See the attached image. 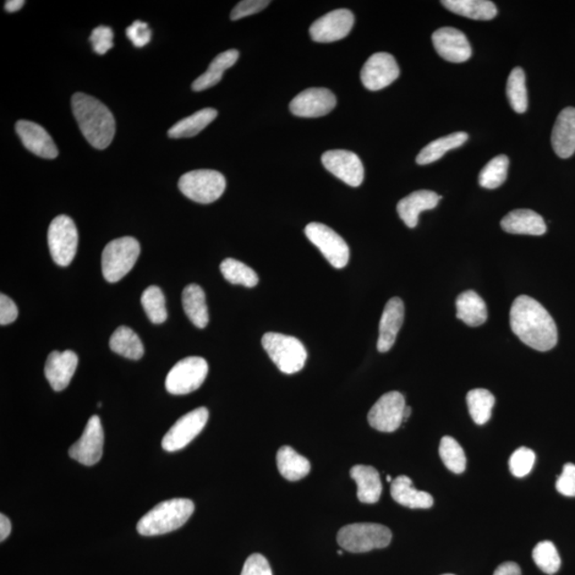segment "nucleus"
Masks as SVG:
<instances>
[{
  "mask_svg": "<svg viewBox=\"0 0 575 575\" xmlns=\"http://www.w3.org/2000/svg\"><path fill=\"white\" fill-rule=\"evenodd\" d=\"M512 331L528 347L546 352L557 344L554 320L539 302L528 295H520L509 312Z\"/></svg>",
  "mask_w": 575,
  "mask_h": 575,
  "instance_id": "nucleus-1",
  "label": "nucleus"
},
{
  "mask_svg": "<svg viewBox=\"0 0 575 575\" xmlns=\"http://www.w3.org/2000/svg\"><path fill=\"white\" fill-rule=\"evenodd\" d=\"M72 111L81 134L96 150H105L115 135V119L108 107L96 98L76 93L72 97Z\"/></svg>",
  "mask_w": 575,
  "mask_h": 575,
  "instance_id": "nucleus-2",
  "label": "nucleus"
},
{
  "mask_svg": "<svg viewBox=\"0 0 575 575\" xmlns=\"http://www.w3.org/2000/svg\"><path fill=\"white\" fill-rule=\"evenodd\" d=\"M194 508V503L189 498L163 501L140 519L136 530L142 536L171 533L188 522Z\"/></svg>",
  "mask_w": 575,
  "mask_h": 575,
  "instance_id": "nucleus-3",
  "label": "nucleus"
},
{
  "mask_svg": "<svg viewBox=\"0 0 575 575\" xmlns=\"http://www.w3.org/2000/svg\"><path fill=\"white\" fill-rule=\"evenodd\" d=\"M261 342L268 357L283 374H294L304 368L307 350L298 338L278 333H267Z\"/></svg>",
  "mask_w": 575,
  "mask_h": 575,
  "instance_id": "nucleus-4",
  "label": "nucleus"
},
{
  "mask_svg": "<svg viewBox=\"0 0 575 575\" xmlns=\"http://www.w3.org/2000/svg\"><path fill=\"white\" fill-rule=\"evenodd\" d=\"M391 530L376 523H354L345 525L337 535L339 546L352 553H365L383 549L390 545Z\"/></svg>",
  "mask_w": 575,
  "mask_h": 575,
  "instance_id": "nucleus-5",
  "label": "nucleus"
},
{
  "mask_svg": "<svg viewBox=\"0 0 575 575\" xmlns=\"http://www.w3.org/2000/svg\"><path fill=\"white\" fill-rule=\"evenodd\" d=\"M141 253L138 240L123 237L111 241L103 249V275L109 283H117L131 271Z\"/></svg>",
  "mask_w": 575,
  "mask_h": 575,
  "instance_id": "nucleus-6",
  "label": "nucleus"
},
{
  "mask_svg": "<svg viewBox=\"0 0 575 575\" xmlns=\"http://www.w3.org/2000/svg\"><path fill=\"white\" fill-rule=\"evenodd\" d=\"M179 190L189 200L200 204H211L223 195L226 179L213 169H196L185 173L179 179Z\"/></svg>",
  "mask_w": 575,
  "mask_h": 575,
  "instance_id": "nucleus-7",
  "label": "nucleus"
},
{
  "mask_svg": "<svg viewBox=\"0 0 575 575\" xmlns=\"http://www.w3.org/2000/svg\"><path fill=\"white\" fill-rule=\"evenodd\" d=\"M48 246L54 264L68 267L75 259L78 246V232L68 216L54 218L48 228Z\"/></svg>",
  "mask_w": 575,
  "mask_h": 575,
  "instance_id": "nucleus-8",
  "label": "nucleus"
},
{
  "mask_svg": "<svg viewBox=\"0 0 575 575\" xmlns=\"http://www.w3.org/2000/svg\"><path fill=\"white\" fill-rule=\"evenodd\" d=\"M208 371L209 366L207 361L197 356L178 361L167 376L168 392L175 396H184L197 390L205 382Z\"/></svg>",
  "mask_w": 575,
  "mask_h": 575,
  "instance_id": "nucleus-9",
  "label": "nucleus"
},
{
  "mask_svg": "<svg viewBox=\"0 0 575 575\" xmlns=\"http://www.w3.org/2000/svg\"><path fill=\"white\" fill-rule=\"evenodd\" d=\"M306 237L320 250L326 260L335 268L347 267L349 249L335 230L321 223H310L305 228Z\"/></svg>",
  "mask_w": 575,
  "mask_h": 575,
  "instance_id": "nucleus-10",
  "label": "nucleus"
},
{
  "mask_svg": "<svg viewBox=\"0 0 575 575\" xmlns=\"http://www.w3.org/2000/svg\"><path fill=\"white\" fill-rule=\"evenodd\" d=\"M209 418L206 407H200L175 422V424L164 435L161 446L167 452H177L187 447L194 438L204 430Z\"/></svg>",
  "mask_w": 575,
  "mask_h": 575,
  "instance_id": "nucleus-11",
  "label": "nucleus"
},
{
  "mask_svg": "<svg viewBox=\"0 0 575 575\" xmlns=\"http://www.w3.org/2000/svg\"><path fill=\"white\" fill-rule=\"evenodd\" d=\"M405 407L407 403L402 393L391 391L383 394L370 409L369 424L379 431H396L404 422Z\"/></svg>",
  "mask_w": 575,
  "mask_h": 575,
  "instance_id": "nucleus-12",
  "label": "nucleus"
},
{
  "mask_svg": "<svg viewBox=\"0 0 575 575\" xmlns=\"http://www.w3.org/2000/svg\"><path fill=\"white\" fill-rule=\"evenodd\" d=\"M323 166L327 171L350 187H359L364 182L365 168L355 152L344 150L328 151L323 153Z\"/></svg>",
  "mask_w": 575,
  "mask_h": 575,
  "instance_id": "nucleus-13",
  "label": "nucleus"
},
{
  "mask_svg": "<svg viewBox=\"0 0 575 575\" xmlns=\"http://www.w3.org/2000/svg\"><path fill=\"white\" fill-rule=\"evenodd\" d=\"M399 76L398 65L390 53L372 54L361 70L360 78L370 91H380L390 86Z\"/></svg>",
  "mask_w": 575,
  "mask_h": 575,
  "instance_id": "nucleus-14",
  "label": "nucleus"
},
{
  "mask_svg": "<svg viewBox=\"0 0 575 575\" xmlns=\"http://www.w3.org/2000/svg\"><path fill=\"white\" fill-rule=\"evenodd\" d=\"M103 430L98 415L87 421L80 439L70 448L69 456L85 465H94L100 462L103 448Z\"/></svg>",
  "mask_w": 575,
  "mask_h": 575,
  "instance_id": "nucleus-15",
  "label": "nucleus"
},
{
  "mask_svg": "<svg viewBox=\"0 0 575 575\" xmlns=\"http://www.w3.org/2000/svg\"><path fill=\"white\" fill-rule=\"evenodd\" d=\"M337 105L335 94L324 87H310L300 92L290 103V111L300 118H320Z\"/></svg>",
  "mask_w": 575,
  "mask_h": 575,
  "instance_id": "nucleus-16",
  "label": "nucleus"
},
{
  "mask_svg": "<svg viewBox=\"0 0 575 575\" xmlns=\"http://www.w3.org/2000/svg\"><path fill=\"white\" fill-rule=\"evenodd\" d=\"M354 15L347 9H338L322 16L310 27L312 40L319 43H332L342 40L354 26Z\"/></svg>",
  "mask_w": 575,
  "mask_h": 575,
  "instance_id": "nucleus-17",
  "label": "nucleus"
},
{
  "mask_svg": "<svg viewBox=\"0 0 575 575\" xmlns=\"http://www.w3.org/2000/svg\"><path fill=\"white\" fill-rule=\"evenodd\" d=\"M431 40L438 54L448 62L463 63L472 54L467 37L451 27L436 30Z\"/></svg>",
  "mask_w": 575,
  "mask_h": 575,
  "instance_id": "nucleus-18",
  "label": "nucleus"
},
{
  "mask_svg": "<svg viewBox=\"0 0 575 575\" xmlns=\"http://www.w3.org/2000/svg\"><path fill=\"white\" fill-rule=\"evenodd\" d=\"M21 144L27 150L35 153L36 156L44 159H54L58 157V149L51 136L41 125L29 120H19L15 125Z\"/></svg>",
  "mask_w": 575,
  "mask_h": 575,
  "instance_id": "nucleus-19",
  "label": "nucleus"
},
{
  "mask_svg": "<svg viewBox=\"0 0 575 575\" xmlns=\"http://www.w3.org/2000/svg\"><path fill=\"white\" fill-rule=\"evenodd\" d=\"M78 366V356L73 350L49 354L45 365V376L54 391H62L70 385Z\"/></svg>",
  "mask_w": 575,
  "mask_h": 575,
  "instance_id": "nucleus-20",
  "label": "nucleus"
},
{
  "mask_svg": "<svg viewBox=\"0 0 575 575\" xmlns=\"http://www.w3.org/2000/svg\"><path fill=\"white\" fill-rule=\"evenodd\" d=\"M405 307L399 298L388 300L380 322V336L377 341V349L381 353H387L397 341L398 333L403 325Z\"/></svg>",
  "mask_w": 575,
  "mask_h": 575,
  "instance_id": "nucleus-21",
  "label": "nucleus"
},
{
  "mask_svg": "<svg viewBox=\"0 0 575 575\" xmlns=\"http://www.w3.org/2000/svg\"><path fill=\"white\" fill-rule=\"evenodd\" d=\"M442 199L436 192L420 190L413 192L398 201L397 210L399 218L409 228H415L419 223V215L422 211L434 209Z\"/></svg>",
  "mask_w": 575,
  "mask_h": 575,
  "instance_id": "nucleus-22",
  "label": "nucleus"
},
{
  "mask_svg": "<svg viewBox=\"0 0 575 575\" xmlns=\"http://www.w3.org/2000/svg\"><path fill=\"white\" fill-rule=\"evenodd\" d=\"M551 142L556 155L571 158L575 152V108L568 107L558 115Z\"/></svg>",
  "mask_w": 575,
  "mask_h": 575,
  "instance_id": "nucleus-23",
  "label": "nucleus"
},
{
  "mask_svg": "<svg viewBox=\"0 0 575 575\" xmlns=\"http://www.w3.org/2000/svg\"><path fill=\"white\" fill-rule=\"evenodd\" d=\"M504 232L513 234L542 235L546 226L538 213L530 209H516L509 212L501 221Z\"/></svg>",
  "mask_w": 575,
  "mask_h": 575,
  "instance_id": "nucleus-24",
  "label": "nucleus"
},
{
  "mask_svg": "<svg viewBox=\"0 0 575 575\" xmlns=\"http://www.w3.org/2000/svg\"><path fill=\"white\" fill-rule=\"evenodd\" d=\"M350 478L357 484V497L361 503L379 502L382 485L379 471L371 465H354L349 471Z\"/></svg>",
  "mask_w": 575,
  "mask_h": 575,
  "instance_id": "nucleus-25",
  "label": "nucleus"
},
{
  "mask_svg": "<svg viewBox=\"0 0 575 575\" xmlns=\"http://www.w3.org/2000/svg\"><path fill=\"white\" fill-rule=\"evenodd\" d=\"M390 492L393 500L405 507L427 509L434 505V497L429 492L414 489L413 481L407 475L392 481Z\"/></svg>",
  "mask_w": 575,
  "mask_h": 575,
  "instance_id": "nucleus-26",
  "label": "nucleus"
},
{
  "mask_svg": "<svg viewBox=\"0 0 575 575\" xmlns=\"http://www.w3.org/2000/svg\"><path fill=\"white\" fill-rule=\"evenodd\" d=\"M457 319L471 327L483 325L489 317L485 300L473 290L458 295L456 300Z\"/></svg>",
  "mask_w": 575,
  "mask_h": 575,
  "instance_id": "nucleus-27",
  "label": "nucleus"
},
{
  "mask_svg": "<svg viewBox=\"0 0 575 575\" xmlns=\"http://www.w3.org/2000/svg\"><path fill=\"white\" fill-rule=\"evenodd\" d=\"M183 307L189 320L197 328H205L209 323V311L206 303V295L199 284L192 283L183 292Z\"/></svg>",
  "mask_w": 575,
  "mask_h": 575,
  "instance_id": "nucleus-28",
  "label": "nucleus"
},
{
  "mask_svg": "<svg viewBox=\"0 0 575 575\" xmlns=\"http://www.w3.org/2000/svg\"><path fill=\"white\" fill-rule=\"evenodd\" d=\"M238 59L239 52L235 51V49H229L227 52L218 54L206 72L193 82L192 89L201 92L217 86L222 80L224 72L234 67Z\"/></svg>",
  "mask_w": 575,
  "mask_h": 575,
  "instance_id": "nucleus-29",
  "label": "nucleus"
},
{
  "mask_svg": "<svg viewBox=\"0 0 575 575\" xmlns=\"http://www.w3.org/2000/svg\"><path fill=\"white\" fill-rule=\"evenodd\" d=\"M276 463L279 472L290 481L304 479L311 470L309 460L288 446L279 448Z\"/></svg>",
  "mask_w": 575,
  "mask_h": 575,
  "instance_id": "nucleus-30",
  "label": "nucleus"
},
{
  "mask_svg": "<svg viewBox=\"0 0 575 575\" xmlns=\"http://www.w3.org/2000/svg\"><path fill=\"white\" fill-rule=\"evenodd\" d=\"M441 4L451 12L471 20L490 21L497 13L496 4L489 0H443Z\"/></svg>",
  "mask_w": 575,
  "mask_h": 575,
  "instance_id": "nucleus-31",
  "label": "nucleus"
},
{
  "mask_svg": "<svg viewBox=\"0 0 575 575\" xmlns=\"http://www.w3.org/2000/svg\"><path fill=\"white\" fill-rule=\"evenodd\" d=\"M217 117L218 111L216 109H202V111L179 120L168 131V135L172 139L192 138V136L199 135L201 130H204Z\"/></svg>",
  "mask_w": 575,
  "mask_h": 575,
  "instance_id": "nucleus-32",
  "label": "nucleus"
},
{
  "mask_svg": "<svg viewBox=\"0 0 575 575\" xmlns=\"http://www.w3.org/2000/svg\"><path fill=\"white\" fill-rule=\"evenodd\" d=\"M468 138L469 136L463 133V131L442 136V138L432 141L429 145H426L419 152L415 161L419 166H426V164L439 160L447 152L457 149V147L464 144Z\"/></svg>",
  "mask_w": 575,
  "mask_h": 575,
  "instance_id": "nucleus-33",
  "label": "nucleus"
},
{
  "mask_svg": "<svg viewBox=\"0 0 575 575\" xmlns=\"http://www.w3.org/2000/svg\"><path fill=\"white\" fill-rule=\"evenodd\" d=\"M111 349L125 358L139 360L144 357V348L141 339L129 327L120 326L112 333Z\"/></svg>",
  "mask_w": 575,
  "mask_h": 575,
  "instance_id": "nucleus-34",
  "label": "nucleus"
},
{
  "mask_svg": "<svg viewBox=\"0 0 575 575\" xmlns=\"http://www.w3.org/2000/svg\"><path fill=\"white\" fill-rule=\"evenodd\" d=\"M496 398L486 389H473L467 394V404L471 418L476 424L484 425L491 418Z\"/></svg>",
  "mask_w": 575,
  "mask_h": 575,
  "instance_id": "nucleus-35",
  "label": "nucleus"
},
{
  "mask_svg": "<svg viewBox=\"0 0 575 575\" xmlns=\"http://www.w3.org/2000/svg\"><path fill=\"white\" fill-rule=\"evenodd\" d=\"M506 93L511 107L517 113L528 111V89L525 82V73L522 68H514L509 74Z\"/></svg>",
  "mask_w": 575,
  "mask_h": 575,
  "instance_id": "nucleus-36",
  "label": "nucleus"
},
{
  "mask_svg": "<svg viewBox=\"0 0 575 575\" xmlns=\"http://www.w3.org/2000/svg\"><path fill=\"white\" fill-rule=\"evenodd\" d=\"M224 278L233 284H241L246 288H253L259 282V275L253 268L243 262L233 259L224 260L220 266Z\"/></svg>",
  "mask_w": 575,
  "mask_h": 575,
  "instance_id": "nucleus-37",
  "label": "nucleus"
},
{
  "mask_svg": "<svg viewBox=\"0 0 575 575\" xmlns=\"http://www.w3.org/2000/svg\"><path fill=\"white\" fill-rule=\"evenodd\" d=\"M141 304L153 324H162L167 321L166 298L160 288L157 286L146 288L142 294Z\"/></svg>",
  "mask_w": 575,
  "mask_h": 575,
  "instance_id": "nucleus-38",
  "label": "nucleus"
},
{
  "mask_svg": "<svg viewBox=\"0 0 575 575\" xmlns=\"http://www.w3.org/2000/svg\"><path fill=\"white\" fill-rule=\"evenodd\" d=\"M509 159L505 155H500L486 164L479 177V183L485 189H497L500 187L507 178Z\"/></svg>",
  "mask_w": 575,
  "mask_h": 575,
  "instance_id": "nucleus-39",
  "label": "nucleus"
},
{
  "mask_svg": "<svg viewBox=\"0 0 575 575\" xmlns=\"http://www.w3.org/2000/svg\"><path fill=\"white\" fill-rule=\"evenodd\" d=\"M439 456L446 467L453 473L462 474L467 465V457L462 446L453 437H443L439 446Z\"/></svg>",
  "mask_w": 575,
  "mask_h": 575,
  "instance_id": "nucleus-40",
  "label": "nucleus"
},
{
  "mask_svg": "<svg viewBox=\"0 0 575 575\" xmlns=\"http://www.w3.org/2000/svg\"><path fill=\"white\" fill-rule=\"evenodd\" d=\"M533 560L540 569L546 574L553 575L560 571L562 561L558 554L556 546L551 541H541L534 547Z\"/></svg>",
  "mask_w": 575,
  "mask_h": 575,
  "instance_id": "nucleus-41",
  "label": "nucleus"
},
{
  "mask_svg": "<svg viewBox=\"0 0 575 575\" xmlns=\"http://www.w3.org/2000/svg\"><path fill=\"white\" fill-rule=\"evenodd\" d=\"M535 453L528 448H519L509 458V469L516 478H524L534 467Z\"/></svg>",
  "mask_w": 575,
  "mask_h": 575,
  "instance_id": "nucleus-42",
  "label": "nucleus"
},
{
  "mask_svg": "<svg viewBox=\"0 0 575 575\" xmlns=\"http://www.w3.org/2000/svg\"><path fill=\"white\" fill-rule=\"evenodd\" d=\"M113 37L114 34L111 27L100 26L93 30L90 42L94 52L103 56L113 47Z\"/></svg>",
  "mask_w": 575,
  "mask_h": 575,
  "instance_id": "nucleus-43",
  "label": "nucleus"
},
{
  "mask_svg": "<svg viewBox=\"0 0 575 575\" xmlns=\"http://www.w3.org/2000/svg\"><path fill=\"white\" fill-rule=\"evenodd\" d=\"M271 2L268 0H243L233 9L230 19L238 21L248 16L257 14L266 9Z\"/></svg>",
  "mask_w": 575,
  "mask_h": 575,
  "instance_id": "nucleus-44",
  "label": "nucleus"
},
{
  "mask_svg": "<svg viewBox=\"0 0 575 575\" xmlns=\"http://www.w3.org/2000/svg\"><path fill=\"white\" fill-rule=\"evenodd\" d=\"M126 36L135 47L142 48L147 45L152 40V30L144 21H136L126 29Z\"/></svg>",
  "mask_w": 575,
  "mask_h": 575,
  "instance_id": "nucleus-45",
  "label": "nucleus"
},
{
  "mask_svg": "<svg viewBox=\"0 0 575 575\" xmlns=\"http://www.w3.org/2000/svg\"><path fill=\"white\" fill-rule=\"evenodd\" d=\"M556 489L566 497H575V464H566L556 481Z\"/></svg>",
  "mask_w": 575,
  "mask_h": 575,
  "instance_id": "nucleus-46",
  "label": "nucleus"
},
{
  "mask_svg": "<svg viewBox=\"0 0 575 575\" xmlns=\"http://www.w3.org/2000/svg\"><path fill=\"white\" fill-rule=\"evenodd\" d=\"M241 575H273L270 563L261 554L251 555L246 560Z\"/></svg>",
  "mask_w": 575,
  "mask_h": 575,
  "instance_id": "nucleus-47",
  "label": "nucleus"
},
{
  "mask_svg": "<svg viewBox=\"0 0 575 575\" xmlns=\"http://www.w3.org/2000/svg\"><path fill=\"white\" fill-rule=\"evenodd\" d=\"M19 309L7 295H0V324L8 325L18 319Z\"/></svg>",
  "mask_w": 575,
  "mask_h": 575,
  "instance_id": "nucleus-48",
  "label": "nucleus"
},
{
  "mask_svg": "<svg viewBox=\"0 0 575 575\" xmlns=\"http://www.w3.org/2000/svg\"><path fill=\"white\" fill-rule=\"evenodd\" d=\"M494 575H522V573L518 563L506 562L496 569Z\"/></svg>",
  "mask_w": 575,
  "mask_h": 575,
  "instance_id": "nucleus-49",
  "label": "nucleus"
},
{
  "mask_svg": "<svg viewBox=\"0 0 575 575\" xmlns=\"http://www.w3.org/2000/svg\"><path fill=\"white\" fill-rule=\"evenodd\" d=\"M11 530H12V525H11L9 518L4 513L0 514V540L7 539Z\"/></svg>",
  "mask_w": 575,
  "mask_h": 575,
  "instance_id": "nucleus-50",
  "label": "nucleus"
},
{
  "mask_svg": "<svg viewBox=\"0 0 575 575\" xmlns=\"http://www.w3.org/2000/svg\"><path fill=\"white\" fill-rule=\"evenodd\" d=\"M24 0H8L4 4V10L9 13L18 12V11L24 7Z\"/></svg>",
  "mask_w": 575,
  "mask_h": 575,
  "instance_id": "nucleus-51",
  "label": "nucleus"
},
{
  "mask_svg": "<svg viewBox=\"0 0 575 575\" xmlns=\"http://www.w3.org/2000/svg\"><path fill=\"white\" fill-rule=\"evenodd\" d=\"M410 415H412V407H405V410H404V422L409 419Z\"/></svg>",
  "mask_w": 575,
  "mask_h": 575,
  "instance_id": "nucleus-52",
  "label": "nucleus"
},
{
  "mask_svg": "<svg viewBox=\"0 0 575 575\" xmlns=\"http://www.w3.org/2000/svg\"><path fill=\"white\" fill-rule=\"evenodd\" d=\"M387 481H391V483H392V480H391L390 476H387Z\"/></svg>",
  "mask_w": 575,
  "mask_h": 575,
  "instance_id": "nucleus-53",
  "label": "nucleus"
},
{
  "mask_svg": "<svg viewBox=\"0 0 575 575\" xmlns=\"http://www.w3.org/2000/svg\"><path fill=\"white\" fill-rule=\"evenodd\" d=\"M442 575H454V574H442Z\"/></svg>",
  "mask_w": 575,
  "mask_h": 575,
  "instance_id": "nucleus-54",
  "label": "nucleus"
}]
</instances>
